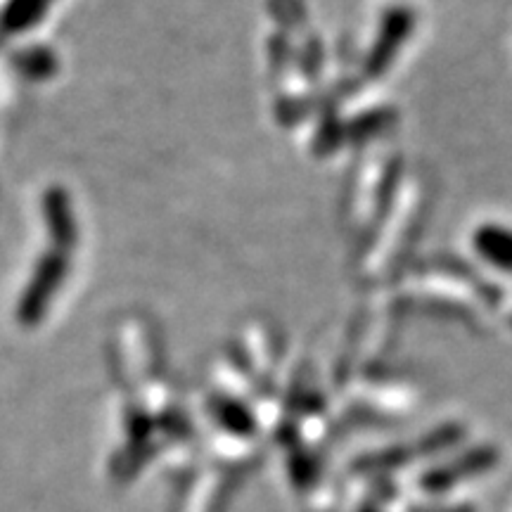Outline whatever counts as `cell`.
Masks as SVG:
<instances>
[{"label":"cell","mask_w":512,"mask_h":512,"mask_svg":"<svg viewBox=\"0 0 512 512\" xmlns=\"http://www.w3.org/2000/svg\"><path fill=\"white\" fill-rule=\"evenodd\" d=\"M496 463V453L486 451V448H479V451L465 453L463 458H458L456 463L441 465L437 470H432L430 475L422 479V486L427 491H446L451 486H456L465 479L479 475V472L489 470L491 465Z\"/></svg>","instance_id":"cell-1"},{"label":"cell","mask_w":512,"mask_h":512,"mask_svg":"<svg viewBox=\"0 0 512 512\" xmlns=\"http://www.w3.org/2000/svg\"><path fill=\"white\" fill-rule=\"evenodd\" d=\"M475 249L484 261L503 273H512V230L486 223L475 233Z\"/></svg>","instance_id":"cell-2"}]
</instances>
